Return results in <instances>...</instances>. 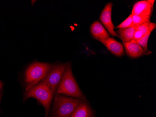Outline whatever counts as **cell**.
<instances>
[{"label":"cell","mask_w":156,"mask_h":117,"mask_svg":"<svg viewBox=\"0 0 156 117\" xmlns=\"http://www.w3.org/2000/svg\"><path fill=\"white\" fill-rule=\"evenodd\" d=\"M56 94H62L80 99H84V95L76 82L72 71L71 62L67 67L58 85Z\"/></svg>","instance_id":"1"},{"label":"cell","mask_w":156,"mask_h":117,"mask_svg":"<svg viewBox=\"0 0 156 117\" xmlns=\"http://www.w3.org/2000/svg\"><path fill=\"white\" fill-rule=\"evenodd\" d=\"M83 100L63 96L56 94L51 117H70Z\"/></svg>","instance_id":"2"},{"label":"cell","mask_w":156,"mask_h":117,"mask_svg":"<svg viewBox=\"0 0 156 117\" xmlns=\"http://www.w3.org/2000/svg\"><path fill=\"white\" fill-rule=\"evenodd\" d=\"M51 67V64L44 62H35L30 64L24 74L26 82L25 90L27 91L41 81Z\"/></svg>","instance_id":"3"},{"label":"cell","mask_w":156,"mask_h":117,"mask_svg":"<svg viewBox=\"0 0 156 117\" xmlns=\"http://www.w3.org/2000/svg\"><path fill=\"white\" fill-rule=\"evenodd\" d=\"M53 96L54 94L46 84L41 82L26 91L24 94V99L27 100L31 97L37 99L44 107L45 117H47Z\"/></svg>","instance_id":"4"},{"label":"cell","mask_w":156,"mask_h":117,"mask_svg":"<svg viewBox=\"0 0 156 117\" xmlns=\"http://www.w3.org/2000/svg\"><path fill=\"white\" fill-rule=\"evenodd\" d=\"M67 64L68 63H66L52 65L50 70L42 80V82L46 84L50 89L54 95L57 92Z\"/></svg>","instance_id":"5"},{"label":"cell","mask_w":156,"mask_h":117,"mask_svg":"<svg viewBox=\"0 0 156 117\" xmlns=\"http://www.w3.org/2000/svg\"><path fill=\"white\" fill-rule=\"evenodd\" d=\"M112 6L113 5L111 2H109L105 6L101 13L100 20L110 35L117 37V34L114 31V25L112 22L111 18Z\"/></svg>","instance_id":"6"},{"label":"cell","mask_w":156,"mask_h":117,"mask_svg":"<svg viewBox=\"0 0 156 117\" xmlns=\"http://www.w3.org/2000/svg\"><path fill=\"white\" fill-rule=\"evenodd\" d=\"M154 2L155 1L151 0L137 2L133 6L131 14L151 17L153 11Z\"/></svg>","instance_id":"7"},{"label":"cell","mask_w":156,"mask_h":117,"mask_svg":"<svg viewBox=\"0 0 156 117\" xmlns=\"http://www.w3.org/2000/svg\"><path fill=\"white\" fill-rule=\"evenodd\" d=\"M99 41L103 44L108 51L115 56L119 57L124 54V50L122 44L114 38L109 37L106 39L99 40Z\"/></svg>","instance_id":"8"},{"label":"cell","mask_w":156,"mask_h":117,"mask_svg":"<svg viewBox=\"0 0 156 117\" xmlns=\"http://www.w3.org/2000/svg\"><path fill=\"white\" fill-rule=\"evenodd\" d=\"M123 43L126 53L131 58H136L144 55H148L147 53L134 39Z\"/></svg>","instance_id":"9"},{"label":"cell","mask_w":156,"mask_h":117,"mask_svg":"<svg viewBox=\"0 0 156 117\" xmlns=\"http://www.w3.org/2000/svg\"><path fill=\"white\" fill-rule=\"evenodd\" d=\"M90 32L92 36L98 40L105 39L110 37L109 34L104 26L98 21H95L90 26Z\"/></svg>","instance_id":"10"},{"label":"cell","mask_w":156,"mask_h":117,"mask_svg":"<svg viewBox=\"0 0 156 117\" xmlns=\"http://www.w3.org/2000/svg\"><path fill=\"white\" fill-rule=\"evenodd\" d=\"M156 27V24L151 22V21L136 26L133 36V39L138 40L148 33H151Z\"/></svg>","instance_id":"11"},{"label":"cell","mask_w":156,"mask_h":117,"mask_svg":"<svg viewBox=\"0 0 156 117\" xmlns=\"http://www.w3.org/2000/svg\"><path fill=\"white\" fill-rule=\"evenodd\" d=\"M93 113L86 102H82L70 117H93Z\"/></svg>","instance_id":"12"},{"label":"cell","mask_w":156,"mask_h":117,"mask_svg":"<svg viewBox=\"0 0 156 117\" xmlns=\"http://www.w3.org/2000/svg\"><path fill=\"white\" fill-rule=\"evenodd\" d=\"M136 26L120 29L117 31V37L120 38L123 43L129 42L133 39L134 32Z\"/></svg>","instance_id":"13"},{"label":"cell","mask_w":156,"mask_h":117,"mask_svg":"<svg viewBox=\"0 0 156 117\" xmlns=\"http://www.w3.org/2000/svg\"><path fill=\"white\" fill-rule=\"evenodd\" d=\"M132 16V22L133 25L137 26L140 24H143L150 21V16H142L135 15L131 14Z\"/></svg>","instance_id":"14"},{"label":"cell","mask_w":156,"mask_h":117,"mask_svg":"<svg viewBox=\"0 0 156 117\" xmlns=\"http://www.w3.org/2000/svg\"><path fill=\"white\" fill-rule=\"evenodd\" d=\"M151 33H148V34L143 36V37L140 38V39L136 40V43L144 50L145 52L147 53L148 54L151 53L150 51H149L148 49V39H149Z\"/></svg>","instance_id":"15"},{"label":"cell","mask_w":156,"mask_h":117,"mask_svg":"<svg viewBox=\"0 0 156 117\" xmlns=\"http://www.w3.org/2000/svg\"><path fill=\"white\" fill-rule=\"evenodd\" d=\"M133 22H132V16L130 15L128 18H126L122 23L116 26L117 29H123V28H129V27H133Z\"/></svg>","instance_id":"16"},{"label":"cell","mask_w":156,"mask_h":117,"mask_svg":"<svg viewBox=\"0 0 156 117\" xmlns=\"http://www.w3.org/2000/svg\"><path fill=\"white\" fill-rule=\"evenodd\" d=\"M2 86H3V83L2 82V81H0V90L2 88Z\"/></svg>","instance_id":"17"},{"label":"cell","mask_w":156,"mask_h":117,"mask_svg":"<svg viewBox=\"0 0 156 117\" xmlns=\"http://www.w3.org/2000/svg\"><path fill=\"white\" fill-rule=\"evenodd\" d=\"M2 94L1 93H0V101H1V99Z\"/></svg>","instance_id":"18"}]
</instances>
